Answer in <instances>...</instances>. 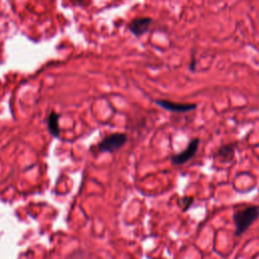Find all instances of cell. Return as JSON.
<instances>
[{
    "mask_svg": "<svg viewBox=\"0 0 259 259\" xmlns=\"http://www.w3.org/2000/svg\"><path fill=\"white\" fill-rule=\"evenodd\" d=\"M259 218V205H248L237 210L233 215L235 225V236L243 235Z\"/></svg>",
    "mask_w": 259,
    "mask_h": 259,
    "instance_id": "obj_1",
    "label": "cell"
},
{
    "mask_svg": "<svg viewBox=\"0 0 259 259\" xmlns=\"http://www.w3.org/2000/svg\"><path fill=\"white\" fill-rule=\"evenodd\" d=\"M128 136L124 133H114L105 137L97 145L102 153H115L121 150L127 143Z\"/></svg>",
    "mask_w": 259,
    "mask_h": 259,
    "instance_id": "obj_2",
    "label": "cell"
},
{
    "mask_svg": "<svg viewBox=\"0 0 259 259\" xmlns=\"http://www.w3.org/2000/svg\"><path fill=\"white\" fill-rule=\"evenodd\" d=\"M198 147H199V139L198 138H194V139L190 140L187 147L182 152L171 156V158H170L171 164L174 166H181V165L185 164L186 162L191 160L196 155Z\"/></svg>",
    "mask_w": 259,
    "mask_h": 259,
    "instance_id": "obj_3",
    "label": "cell"
},
{
    "mask_svg": "<svg viewBox=\"0 0 259 259\" xmlns=\"http://www.w3.org/2000/svg\"><path fill=\"white\" fill-rule=\"evenodd\" d=\"M155 103L158 107H160L168 112L176 113V114L192 112L197 108L196 103H178V102H173V101L165 100V99H156Z\"/></svg>",
    "mask_w": 259,
    "mask_h": 259,
    "instance_id": "obj_4",
    "label": "cell"
},
{
    "mask_svg": "<svg viewBox=\"0 0 259 259\" xmlns=\"http://www.w3.org/2000/svg\"><path fill=\"white\" fill-rule=\"evenodd\" d=\"M235 152H236V144L235 143H229L224 144L220 146L216 152L215 157L217 160L221 163H230L235 158Z\"/></svg>",
    "mask_w": 259,
    "mask_h": 259,
    "instance_id": "obj_5",
    "label": "cell"
},
{
    "mask_svg": "<svg viewBox=\"0 0 259 259\" xmlns=\"http://www.w3.org/2000/svg\"><path fill=\"white\" fill-rule=\"evenodd\" d=\"M152 24L150 18H140L132 21L129 25V30L136 37H141L149 31V28Z\"/></svg>",
    "mask_w": 259,
    "mask_h": 259,
    "instance_id": "obj_6",
    "label": "cell"
},
{
    "mask_svg": "<svg viewBox=\"0 0 259 259\" xmlns=\"http://www.w3.org/2000/svg\"><path fill=\"white\" fill-rule=\"evenodd\" d=\"M59 119H60V116L56 112H52L48 117V121H47L48 130L54 138L60 137L61 130L59 127Z\"/></svg>",
    "mask_w": 259,
    "mask_h": 259,
    "instance_id": "obj_7",
    "label": "cell"
},
{
    "mask_svg": "<svg viewBox=\"0 0 259 259\" xmlns=\"http://www.w3.org/2000/svg\"><path fill=\"white\" fill-rule=\"evenodd\" d=\"M179 208H181L182 212H186L189 210L191 204L193 203V197L192 196H182L177 201Z\"/></svg>",
    "mask_w": 259,
    "mask_h": 259,
    "instance_id": "obj_8",
    "label": "cell"
},
{
    "mask_svg": "<svg viewBox=\"0 0 259 259\" xmlns=\"http://www.w3.org/2000/svg\"><path fill=\"white\" fill-rule=\"evenodd\" d=\"M69 3H71L74 6H78V7H85L86 5H88L89 0H68Z\"/></svg>",
    "mask_w": 259,
    "mask_h": 259,
    "instance_id": "obj_9",
    "label": "cell"
}]
</instances>
